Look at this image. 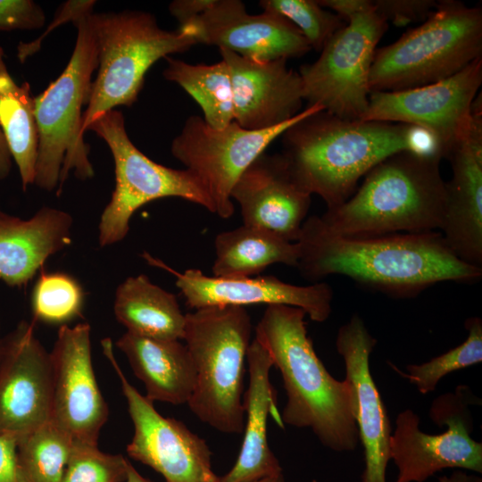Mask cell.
Returning <instances> with one entry per match:
<instances>
[{
	"mask_svg": "<svg viewBox=\"0 0 482 482\" xmlns=\"http://www.w3.org/2000/svg\"><path fill=\"white\" fill-rule=\"evenodd\" d=\"M296 268L307 280L341 275L394 298L414 297L437 283H477L482 268L468 264L438 231L339 236L308 217L296 240Z\"/></svg>",
	"mask_w": 482,
	"mask_h": 482,
	"instance_id": "6da1fadb",
	"label": "cell"
},
{
	"mask_svg": "<svg viewBox=\"0 0 482 482\" xmlns=\"http://www.w3.org/2000/svg\"><path fill=\"white\" fill-rule=\"evenodd\" d=\"M414 132L411 125L345 120L320 110L282 133L280 154L295 181L331 209L383 159L400 151L415 154Z\"/></svg>",
	"mask_w": 482,
	"mask_h": 482,
	"instance_id": "7a4b0ae2",
	"label": "cell"
},
{
	"mask_svg": "<svg viewBox=\"0 0 482 482\" xmlns=\"http://www.w3.org/2000/svg\"><path fill=\"white\" fill-rule=\"evenodd\" d=\"M305 315L297 307L268 305L255 328L254 338L266 348L283 380L287 401L281 420L310 428L334 452H353L360 442L353 390L347 380L332 377L318 357Z\"/></svg>",
	"mask_w": 482,
	"mask_h": 482,
	"instance_id": "3957f363",
	"label": "cell"
},
{
	"mask_svg": "<svg viewBox=\"0 0 482 482\" xmlns=\"http://www.w3.org/2000/svg\"><path fill=\"white\" fill-rule=\"evenodd\" d=\"M438 156L400 151L383 159L342 204L317 219L339 236H374L440 230L446 182Z\"/></svg>",
	"mask_w": 482,
	"mask_h": 482,
	"instance_id": "277c9868",
	"label": "cell"
},
{
	"mask_svg": "<svg viewBox=\"0 0 482 482\" xmlns=\"http://www.w3.org/2000/svg\"><path fill=\"white\" fill-rule=\"evenodd\" d=\"M252 321L242 306H210L186 313L183 339L196 383L187 403L202 422L226 434L245 425L244 378Z\"/></svg>",
	"mask_w": 482,
	"mask_h": 482,
	"instance_id": "5b68a950",
	"label": "cell"
},
{
	"mask_svg": "<svg viewBox=\"0 0 482 482\" xmlns=\"http://www.w3.org/2000/svg\"><path fill=\"white\" fill-rule=\"evenodd\" d=\"M91 13L73 22L76 45L63 71L34 97L38 129L35 184L49 192L58 188V195L71 171L81 180L94 176L82 130V106L87 104L92 75L98 67Z\"/></svg>",
	"mask_w": 482,
	"mask_h": 482,
	"instance_id": "8992f818",
	"label": "cell"
},
{
	"mask_svg": "<svg viewBox=\"0 0 482 482\" xmlns=\"http://www.w3.org/2000/svg\"><path fill=\"white\" fill-rule=\"evenodd\" d=\"M482 57V9L454 0L435 11L395 42L376 49L370 92H394L447 79Z\"/></svg>",
	"mask_w": 482,
	"mask_h": 482,
	"instance_id": "52a82bcc",
	"label": "cell"
},
{
	"mask_svg": "<svg viewBox=\"0 0 482 482\" xmlns=\"http://www.w3.org/2000/svg\"><path fill=\"white\" fill-rule=\"evenodd\" d=\"M98 48V71L82 116V130L116 106H131L143 87L145 76L159 59L197 45L179 29H161L143 11L92 12L88 17Z\"/></svg>",
	"mask_w": 482,
	"mask_h": 482,
	"instance_id": "ba28073f",
	"label": "cell"
},
{
	"mask_svg": "<svg viewBox=\"0 0 482 482\" xmlns=\"http://www.w3.org/2000/svg\"><path fill=\"white\" fill-rule=\"evenodd\" d=\"M88 129L107 144L115 166V187L98 226L100 246L123 240L136 211L156 199L179 197L216 212L208 191L193 172L159 164L136 147L120 112H106L92 121Z\"/></svg>",
	"mask_w": 482,
	"mask_h": 482,
	"instance_id": "9c48e42d",
	"label": "cell"
},
{
	"mask_svg": "<svg viewBox=\"0 0 482 482\" xmlns=\"http://www.w3.org/2000/svg\"><path fill=\"white\" fill-rule=\"evenodd\" d=\"M480 399L465 385L454 392L437 396L429 409V418L440 434H427L420 428V418L410 409L398 413L390 438V459L397 467L395 482H424L445 469L482 473V443L474 440L470 404Z\"/></svg>",
	"mask_w": 482,
	"mask_h": 482,
	"instance_id": "30bf717a",
	"label": "cell"
},
{
	"mask_svg": "<svg viewBox=\"0 0 482 482\" xmlns=\"http://www.w3.org/2000/svg\"><path fill=\"white\" fill-rule=\"evenodd\" d=\"M388 23L375 9L360 13L325 44L320 57L300 68L303 100L345 120H361L369 105L370 71Z\"/></svg>",
	"mask_w": 482,
	"mask_h": 482,
	"instance_id": "8fae6325",
	"label": "cell"
},
{
	"mask_svg": "<svg viewBox=\"0 0 482 482\" xmlns=\"http://www.w3.org/2000/svg\"><path fill=\"white\" fill-rule=\"evenodd\" d=\"M320 110H323L320 105H307L291 120L263 130H248L234 120L217 129L203 117L191 115L172 140L170 151L203 183L215 213L229 219L234 213L231 190L243 171L288 127Z\"/></svg>",
	"mask_w": 482,
	"mask_h": 482,
	"instance_id": "7c38bea8",
	"label": "cell"
},
{
	"mask_svg": "<svg viewBox=\"0 0 482 482\" xmlns=\"http://www.w3.org/2000/svg\"><path fill=\"white\" fill-rule=\"evenodd\" d=\"M101 344L120 381L134 427L126 449L129 456L154 469L166 482H219L220 477L212 469V453L206 441L183 422L161 415L154 403L141 395L123 374L112 340L105 338Z\"/></svg>",
	"mask_w": 482,
	"mask_h": 482,
	"instance_id": "4fadbf2b",
	"label": "cell"
},
{
	"mask_svg": "<svg viewBox=\"0 0 482 482\" xmlns=\"http://www.w3.org/2000/svg\"><path fill=\"white\" fill-rule=\"evenodd\" d=\"M482 84V57L443 80L411 89L370 92L362 120L423 128L439 142L443 157L469 131L472 103Z\"/></svg>",
	"mask_w": 482,
	"mask_h": 482,
	"instance_id": "5bb4252c",
	"label": "cell"
},
{
	"mask_svg": "<svg viewBox=\"0 0 482 482\" xmlns=\"http://www.w3.org/2000/svg\"><path fill=\"white\" fill-rule=\"evenodd\" d=\"M52 365L35 333L21 320L3 338L0 354V436L17 442L51 420Z\"/></svg>",
	"mask_w": 482,
	"mask_h": 482,
	"instance_id": "9a60e30c",
	"label": "cell"
},
{
	"mask_svg": "<svg viewBox=\"0 0 482 482\" xmlns=\"http://www.w3.org/2000/svg\"><path fill=\"white\" fill-rule=\"evenodd\" d=\"M50 357L51 420L75 442L97 445L109 411L93 368L90 325L61 326Z\"/></svg>",
	"mask_w": 482,
	"mask_h": 482,
	"instance_id": "2e32d148",
	"label": "cell"
},
{
	"mask_svg": "<svg viewBox=\"0 0 482 482\" xmlns=\"http://www.w3.org/2000/svg\"><path fill=\"white\" fill-rule=\"evenodd\" d=\"M179 29L195 37L197 44L215 46L260 61L287 60L312 49L286 18L266 11L250 14L240 0H215L205 12Z\"/></svg>",
	"mask_w": 482,
	"mask_h": 482,
	"instance_id": "e0dca14e",
	"label": "cell"
},
{
	"mask_svg": "<svg viewBox=\"0 0 482 482\" xmlns=\"http://www.w3.org/2000/svg\"><path fill=\"white\" fill-rule=\"evenodd\" d=\"M142 257L149 264L174 275L176 286L191 309L225 305L245 307L252 304H283L302 309L316 322L326 321L332 311L333 290L325 282L296 286L274 276L223 278L204 275L198 269L179 272L148 253H144Z\"/></svg>",
	"mask_w": 482,
	"mask_h": 482,
	"instance_id": "ac0fdd59",
	"label": "cell"
},
{
	"mask_svg": "<svg viewBox=\"0 0 482 482\" xmlns=\"http://www.w3.org/2000/svg\"><path fill=\"white\" fill-rule=\"evenodd\" d=\"M377 343L358 314L340 327L336 337L337 351L345 366V379L354 394V419L364 457L362 482H386L390 460V420L370 368Z\"/></svg>",
	"mask_w": 482,
	"mask_h": 482,
	"instance_id": "d6986e66",
	"label": "cell"
},
{
	"mask_svg": "<svg viewBox=\"0 0 482 482\" xmlns=\"http://www.w3.org/2000/svg\"><path fill=\"white\" fill-rule=\"evenodd\" d=\"M468 133L445 154L453 176L446 182L445 213L440 233L464 262L482 268V102L472 103Z\"/></svg>",
	"mask_w": 482,
	"mask_h": 482,
	"instance_id": "ffe728a7",
	"label": "cell"
},
{
	"mask_svg": "<svg viewBox=\"0 0 482 482\" xmlns=\"http://www.w3.org/2000/svg\"><path fill=\"white\" fill-rule=\"evenodd\" d=\"M229 67L233 92V120L248 130L284 124L300 113L303 101L298 72L287 59L260 61L219 48Z\"/></svg>",
	"mask_w": 482,
	"mask_h": 482,
	"instance_id": "44dd1931",
	"label": "cell"
},
{
	"mask_svg": "<svg viewBox=\"0 0 482 482\" xmlns=\"http://www.w3.org/2000/svg\"><path fill=\"white\" fill-rule=\"evenodd\" d=\"M243 224L296 242L312 195L293 179L280 153L260 154L239 176L230 194Z\"/></svg>",
	"mask_w": 482,
	"mask_h": 482,
	"instance_id": "7402d4cb",
	"label": "cell"
},
{
	"mask_svg": "<svg viewBox=\"0 0 482 482\" xmlns=\"http://www.w3.org/2000/svg\"><path fill=\"white\" fill-rule=\"evenodd\" d=\"M249 383L244 394V438L233 468L219 482H256L282 473L278 460L267 438L270 414L284 427L277 409V394L270 382L272 359L266 348L254 338L246 357Z\"/></svg>",
	"mask_w": 482,
	"mask_h": 482,
	"instance_id": "603a6c76",
	"label": "cell"
},
{
	"mask_svg": "<svg viewBox=\"0 0 482 482\" xmlns=\"http://www.w3.org/2000/svg\"><path fill=\"white\" fill-rule=\"evenodd\" d=\"M72 223L68 212L52 207L25 220L0 210V280L26 286L49 257L70 245Z\"/></svg>",
	"mask_w": 482,
	"mask_h": 482,
	"instance_id": "cb8c5ba5",
	"label": "cell"
},
{
	"mask_svg": "<svg viewBox=\"0 0 482 482\" xmlns=\"http://www.w3.org/2000/svg\"><path fill=\"white\" fill-rule=\"evenodd\" d=\"M116 346L145 388L151 402L188 403L196 383L191 355L180 340H159L125 332Z\"/></svg>",
	"mask_w": 482,
	"mask_h": 482,
	"instance_id": "d4e9b609",
	"label": "cell"
},
{
	"mask_svg": "<svg viewBox=\"0 0 482 482\" xmlns=\"http://www.w3.org/2000/svg\"><path fill=\"white\" fill-rule=\"evenodd\" d=\"M113 311L129 333L159 340H182L186 314L172 293L144 274L131 276L116 290Z\"/></svg>",
	"mask_w": 482,
	"mask_h": 482,
	"instance_id": "484cf974",
	"label": "cell"
},
{
	"mask_svg": "<svg viewBox=\"0 0 482 482\" xmlns=\"http://www.w3.org/2000/svg\"><path fill=\"white\" fill-rule=\"evenodd\" d=\"M214 246L216 258L212 271L214 277L223 278H252L274 263L296 268L299 259L296 242L245 224L219 233Z\"/></svg>",
	"mask_w": 482,
	"mask_h": 482,
	"instance_id": "4316f807",
	"label": "cell"
},
{
	"mask_svg": "<svg viewBox=\"0 0 482 482\" xmlns=\"http://www.w3.org/2000/svg\"><path fill=\"white\" fill-rule=\"evenodd\" d=\"M0 129L12 158L19 169L22 189L35 184L38 129L34 97L28 82L17 85L5 63L0 46Z\"/></svg>",
	"mask_w": 482,
	"mask_h": 482,
	"instance_id": "83f0119b",
	"label": "cell"
},
{
	"mask_svg": "<svg viewBox=\"0 0 482 482\" xmlns=\"http://www.w3.org/2000/svg\"><path fill=\"white\" fill-rule=\"evenodd\" d=\"M165 60L163 77L179 85L196 101L209 126L222 129L233 121L232 84L225 61L191 64L170 56Z\"/></svg>",
	"mask_w": 482,
	"mask_h": 482,
	"instance_id": "f1b7e54d",
	"label": "cell"
},
{
	"mask_svg": "<svg viewBox=\"0 0 482 482\" xmlns=\"http://www.w3.org/2000/svg\"><path fill=\"white\" fill-rule=\"evenodd\" d=\"M74 440L53 420L18 442L21 482H62Z\"/></svg>",
	"mask_w": 482,
	"mask_h": 482,
	"instance_id": "f546056e",
	"label": "cell"
},
{
	"mask_svg": "<svg viewBox=\"0 0 482 482\" xmlns=\"http://www.w3.org/2000/svg\"><path fill=\"white\" fill-rule=\"evenodd\" d=\"M84 301L83 287L73 276L41 270L30 297L34 321L66 325L81 316Z\"/></svg>",
	"mask_w": 482,
	"mask_h": 482,
	"instance_id": "4dcf8cb0",
	"label": "cell"
},
{
	"mask_svg": "<svg viewBox=\"0 0 482 482\" xmlns=\"http://www.w3.org/2000/svg\"><path fill=\"white\" fill-rule=\"evenodd\" d=\"M468 337L458 346L432 358L421 364H408L407 372L400 371L395 365L391 367L411 384L422 395L432 393L438 382L447 374L482 362V320L470 317L464 321Z\"/></svg>",
	"mask_w": 482,
	"mask_h": 482,
	"instance_id": "1f68e13d",
	"label": "cell"
},
{
	"mask_svg": "<svg viewBox=\"0 0 482 482\" xmlns=\"http://www.w3.org/2000/svg\"><path fill=\"white\" fill-rule=\"evenodd\" d=\"M259 5L263 11L289 21L316 51H321L328 39L346 24L317 0H261Z\"/></svg>",
	"mask_w": 482,
	"mask_h": 482,
	"instance_id": "d6a6232c",
	"label": "cell"
},
{
	"mask_svg": "<svg viewBox=\"0 0 482 482\" xmlns=\"http://www.w3.org/2000/svg\"><path fill=\"white\" fill-rule=\"evenodd\" d=\"M129 460L102 452L97 445L75 442L62 482H124Z\"/></svg>",
	"mask_w": 482,
	"mask_h": 482,
	"instance_id": "836d02e7",
	"label": "cell"
},
{
	"mask_svg": "<svg viewBox=\"0 0 482 482\" xmlns=\"http://www.w3.org/2000/svg\"><path fill=\"white\" fill-rule=\"evenodd\" d=\"M435 0H372L376 12L387 23L404 26L425 21L436 8Z\"/></svg>",
	"mask_w": 482,
	"mask_h": 482,
	"instance_id": "e575fe53",
	"label": "cell"
},
{
	"mask_svg": "<svg viewBox=\"0 0 482 482\" xmlns=\"http://www.w3.org/2000/svg\"><path fill=\"white\" fill-rule=\"evenodd\" d=\"M43 9L31 0H0V30L33 29L44 25Z\"/></svg>",
	"mask_w": 482,
	"mask_h": 482,
	"instance_id": "d590c367",
	"label": "cell"
},
{
	"mask_svg": "<svg viewBox=\"0 0 482 482\" xmlns=\"http://www.w3.org/2000/svg\"><path fill=\"white\" fill-rule=\"evenodd\" d=\"M96 4V1H68L63 4L61 10L58 12L57 16L54 21L50 24L48 29L45 33L33 42L22 43L21 42L17 47V57L21 62H24L25 60L30 55L37 53L41 45L43 38L49 33V31L58 24H62L67 21L74 22L79 17L93 12V7Z\"/></svg>",
	"mask_w": 482,
	"mask_h": 482,
	"instance_id": "8d00e7d4",
	"label": "cell"
},
{
	"mask_svg": "<svg viewBox=\"0 0 482 482\" xmlns=\"http://www.w3.org/2000/svg\"><path fill=\"white\" fill-rule=\"evenodd\" d=\"M18 442L0 436V482H21L17 462Z\"/></svg>",
	"mask_w": 482,
	"mask_h": 482,
	"instance_id": "74e56055",
	"label": "cell"
},
{
	"mask_svg": "<svg viewBox=\"0 0 482 482\" xmlns=\"http://www.w3.org/2000/svg\"><path fill=\"white\" fill-rule=\"evenodd\" d=\"M214 2L215 0H175L169 4V12L181 27L205 12Z\"/></svg>",
	"mask_w": 482,
	"mask_h": 482,
	"instance_id": "f35d334b",
	"label": "cell"
},
{
	"mask_svg": "<svg viewBox=\"0 0 482 482\" xmlns=\"http://www.w3.org/2000/svg\"><path fill=\"white\" fill-rule=\"evenodd\" d=\"M317 2L346 23L354 16L375 9L372 0H317Z\"/></svg>",
	"mask_w": 482,
	"mask_h": 482,
	"instance_id": "ab89813d",
	"label": "cell"
},
{
	"mask_svg": "<svg viewBox=\"0 0 482 482\" xmlns=\"http://www.w3.org/2000/svg\"><path fill=\"white\" fill-rule=\"evenodd\" d=\"M12 155L0 129V179H5L12 169Z\"/></svg>",
	"mask_w": 482,
	"mask_h": 482,
	"instance_id": "60d3db41",
	"label": "cell"
},
{
	"mask_svg": "<svg viewBox=\"0 0 482 482\" xmlns=\"http://www.w3.org/2000/svg\"><path fill=\"white\" fill-rule=\"evenodd\" d=\"M438 482H482V478L474 474H468L463 470H455L450 475L438 478Z\"/></svg>",
	"mask_w": 482,
	"mask_h": 482,
	"instance_id": "b9f144b4",
	"label": "cell"
},
{
	"mask_svg": "<svg viewBox=\"0 0 482 482\" xmlns=\"http://www.w3.org/2000/svg\"><path fill=\"white\" fill-rule=\"evenodd\" d=\"M124 482H153L150 479L140 475L133 465L129 462L127 469V476Z\"/></svg>",
	"mask_w": 482,
	"mask_h": 482,
	"instance_id": "7bdbcfd3",
	"label": "cell"
},
{
	"mask_svg": "<svg viewBox=\"0 0 482 482\" xmlns=\"http://www.w3.org/2000/svg\"><path fill=\"white\" fill-rule=\"evenodd\" d=\"M256 482H285L283 474L262 478Z\"/></svg>",
	"mask_w": 482,
	"mask_h": 482,
	"instance_id": "ee69618b",
	"label": "cell"
},
{
	"mask_svg": "<svg viewBox=\"0 0 482 482\" xmlns=\"http://www.w3.org/2000/svg\"><path fill=\"white\" fill-rule=\"evenodd\" d=\"M0 329H1V322H0ZM3 338H4V337L1 335V331H0V354H1V351H2Z\"/></svg>",
	"mask_w": 482,
	"mask_h": 482,
	"instance_id": "f6af8a7d",
	"label": "cell"
}]
</instances>
